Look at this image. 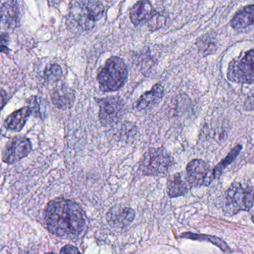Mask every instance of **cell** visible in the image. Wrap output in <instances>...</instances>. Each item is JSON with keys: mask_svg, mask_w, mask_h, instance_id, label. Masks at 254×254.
<instances>
[{"mask_svg": "<svg viewBox=\"0 0 254 254\" xmlns=\"http://www.w3.org/2000/svg\"><path fill=\"white\" fill-rule=\"evenodd\" d=\"M45 219L52 233L67 239L79 236L85 226L81 207L75 202L64 198H57L49 203Z\"/></svg>", "mask_w": 254, "mask_h": 254, "instance_id": "1", "label": "cell"}, {"mask_svg": "<svg viewBox=\"0 0 254 254\" xmlns=\"http://www.w3.org/2000/svg\"><path fill=\"white\" fill-rule=\"evenodd\" d=\"M105 11V6L99 1H73L69 4L66 24L73 32L90 30L103 17Z\"/></svg>", "mask_w": 254, "mask_h": 254, "instance_id": "2", "label": "cell"}, {"mask_svg": "<svg viewBox=\"0 0 254 254\" xmlns=\"http://www.w3.org/2000/svg\"><path fill=\"white\" fill-rule=\"evenodd\" d=\"M128 76L126 62L121 58L113 56L105 62L97 75V81L103 92H115L124 87Z\"/></svg>", "mask_w": 254, "mask_h": 254, "instance_id": "3", "label": "cell"}, {"mask_svg": "<svg viewBox=\"0 0 254 254\" xmlns=\"http://www.w3.org/2000/svg\"><path fill=\"white\" fill-rule=\"evenodd\" d=\"M173 164L172 155L165 148H150L142 156L139 169L143 175L163 176Z\"/></svg>", "mask_w": 254, "mask_h": 254, "instance_id": "4", "label": "cell"}, {"mask_svg": "<svg viewBox=\"0 0 254 254\" xmlns=\"http://www.w3.org/2000/svg\"><path fill=\"white\" fill-rule=\"evenodd\" d=\"M254 50L235 58L229 64L227 76L229 81L237 84H254Z\"/></svg>", "mask_w": 254, "mask_h": 254, "instance_id": "5", "label": "cell"}, {"mask_svg": "<svg viewBox=\"0 0 254 254\" xmlns=\"http://www.w3.org/2000/svg\"><path fill=\"white\" fill-rule=\"evenodd\" d=\"M225 207L230 214H236L239 211H249L254 205L253 190L250 187H244L239 183L235 182L226 192Z\"/></svg>", "mask_w": 254, "mask_h": 254, "instance_id": "6", "label": "cell"}, {"mask_svg": "<svg viewBox=\"0 0 254 254\" xmlns=\"http://www.w3.org/2000/svg\"><path fill=\"white\" fill-rule=\"evenodd\" d=\"M99 106V118L103 126L118 123L125 113V104L119 96H109L96 99Z\"/></svg>", "mask_w": 254, "mask_h": 254, "instance_id": "7", "label": "cell"}, {"mask_svg": "<svg viewBox=\"0 0 254 254\" xmlns=\"http://www.w3.org/2000/svg\"><path fill=\"white\" fill-rule=\"evenodd\" d=\"M186 178L191 187H206L214 180L213 170L206 162L194 159L187 164Z\"/></svg>", "mask_w": 254, "mask_h": 254, "instance_id": "8", "label": "cell"}, {"mask_svg": "<svg viewBox=\"0 0 254 254\" xmlns=\"http://www.w3.org/2000/svg\"><path fill=\"white\" fill-rule=\"evenodd\" d=\"M32 151L31 141L26 136H18L10 139L2 151V160L14 164L29 155Z\"/></svg>", "mask_w": 254, "mask_h": 254, "instance_id": "9", "label": "cell"}, {"mask_svg": "<svg viewBox=\"0 0 254 254\" xmlns=\"http://www.w3.org/2000/svg\"><path fill=\"white\" fill-rule=\"evenodd\" d=\"M135 218V212L127 206H115L107 214V220L111 227L123 229L130 225Z\"/></svg>", "mask_w": 254, "mask_h": 254, "instance_id": "10", "label": "cell"}, {"mask_svg": "<svg viewBox=\"0 0 254 254\" xmlns=\"http://www.w3.org/2000/svg\"><path fill=\"white\" fill-rule=\"evenodd\" d=\"M158 14L149 1H138L129 13L130 21L134 26L145 24Z\"/></svg>", "mask_w": 254, "mask_h": 254, "instance_id": "11", "label": "cell"}, {"mask_svg": "<svg viewBox=\"0 0 254 254\" xmlns=\"http://www.w3.org/2000/svg\"><path fill=\"white\" fill-rule=\"evenodd\" d=\"M164 96V88L161 84H156L150 91L146 92L138 99L136 109L139 111H148L158 105Z\"/></svg>", "mask_w": 254, "mask_h": 254, "instance_id": "12", "label": "cell"}, {"mask_svg": "<svg viewBox=\"0 0 254 254\" xmlns=\"http://www.w3.org/2000/svg\"><path fill=\"white\" fill-rule=\"evenodd\" d=\"M19 14L17 2H4L0 7V23L5 27L14 28L19 23Z\"/></svg>", "mask_w": 254, "mask_h": 254, "instance_id": "13", "label": "cell"}, {"mask_svg": "<svg viewBox=\"0 0 254 254\" xmlns=\"http://www.w3.org/2000/svg\"><path fill=\"white\" fill-rule=\"evenodd\" d=\"M254 23V5H250L242 8L236 13L230 21V26L235 30L246 29Z\"/></svg>", "mask_w": 254, "mask_h": 254, "instance_id": "14", "label": "cell"}, {"mask_svg": "<svg viewBox=\"0 0 254 254\" xmlns=\"http://www.w3.org/2000/svg\"><path fill=\"white\" fill-rule=\"evenodd\" d=\"M191 186L181 174H175L169 177L167 182V191L170 197H179L188 192Z\"/></svg>", "mask_w": 254, "mask_h": 254, "instance_id": "15", "label": "cell"}, {"mask_svg": "<svg viewBox=\"0 0 254 254\" xmlns=\"http://www.w3.org/2000/svg\"><path fill=\"white\" fill-rule=\"evenodd\" d=\"M52 100L59 109H69L73 105L75 94L72 89L62 86L55 90L52 96Z\"/></svg>", "mask_w": 254, "mask_h": 254, "instance_id": "16", "label": "cell"}, {"mask_svg": "<svg viewBox=\"0 0 254 254\" xmlns=\"http://www.w3.org/2000/svg\"><path fill=\"white\" fill-rule=\"evenodd\" d=\"M30 116L31 111L28 107L17 110L7 117L5 121V127L12 131H20Z\"/></svg>", "mask_w": 254, "mask_h": 254, "instance_id": "17", "label": "cell"}, {"mask_svg": "<svg viewBox=\"0 0 254 254\" xmlns=\"http://www.w3.org/2000/svg\"><path fill=\"white\" fill-rule=\"evenodd\" d=\"M242 149V145H236V146H235L234 148L231 150V151L227 154V157H226L224 160H221V161L215 166V169H213L214 179H216V178H219V177L221 176L224 169L236 160V157H238V155H239Z\"/></svg>", "mask_w": 254, "mask_h": 254, "instance_id": "18", "label": "cell"}, {"mask_svg": "<svg viewBox=\"0 0 254 254\" xmlns=\"http://www.w3.org/2000/svg\"><path fill=\"white\" fill-rule=\"evenodd\" d=\"M181 237L187 238V239H194V240L208 241L213 245L218 246L221 251L224 252H230V249L229 248L228 245L226 244L224 241L220 238L216 237L214 236H208V235H198L194 234L191 233H186L181 235Z\"/></svg>", "mask_w": 254, "mask_h": 254, "instance_id": "19", "label": "cell"}, {"mask_svg": "<svg viewBox=\"0 0 254 254\" xmlns=\"http://www.w3.org/2000/svg\"><path fill=\"white\" fill-rule=\"evenodd\" d=\"M197 47L200 53L204 56L212 55L217 50L216 42L212 35H203L197 40Z\"/></svg>", "mask_w": 254, "mask_h": 254, "instance_id": "20", "label": "cell"}, {"mask_svg": "<svg viewBox=\"0 0 254 254\" xmlns=\"http://www.w3.org/2000/svg\"><path fill=\"white\" fill-rule=\"evenodd\" d=\"M44 75L49 81L56 82V81H59L62 76V67L57 64L50 65L46 68L45 71H44Z\"/></svg>", "mask_w": 254, "mask_h": 254, "instance_id": "21", "label": "cell"}, {"mask_svg": "<svg viewBox=\"0 0 254 254\" xmlns=\"http://www.w3.org/2000/svg\"><path fill=\"white\" fill-rule=\"evenodd\" d=\"M28 108L31 111V115L35 116L36 117L43 118L42 111H41V100L38 96H32L29 98L27 101Z\"/></svg>", "mask_w": 254, "mask_h": 254, "instance_id": "22", "label": "cell"}, {"mask_svg": "<svg viewBox=\"0 0 254 254\" xmlns=\"http://www.w3.org/2000/svg\"><path fill=\"white\" fill-rule=\"evenodd\" d=\"M9 35L8 33H2L0 35V53L8 54L10 50L8 45H9Z\"/></svg>", "mask_w": 254, "mask_h": 254, "instance_id": "23", "label": "cell"}, {"mask_svg": "<svg viewBox=\"0 0 254 254\" xmlns=\"http://www.w3.org/2000/svg\"><path fill=\"white\" fill-rule=\"evenodd\" d=\"M61 254H81L75 247L72 245H66L62 248Z\"/></svg>", "mask_w": 254, "mask_h": 254, "instance_id": "24", "label": "cell"}, {"mask_svg": "<svg viewBox=\"0 0 254 254\" xmlns=\"http://www.w3.org/2000/svg\"><path fill=\"white\" fill-rule=\"evenodd\" d=\"M7 102V93L3 89L0 88V111L2 109Z\"/></svg>", "mask_w": 254, "mask_h": 254, "instance_id": "25", "label": "cell"}, {"mask_svg": "<svg viewBox=\"0 0 254 254\" xmlns=\"http://www.w3.org/2000/svg\"><path fill=\"white\" fill-rule=\"evenodd\" d=\"M54 254V253H47V254Z\"/></svg>", "mask_w": 254, "mask_h": 254, "instance_id": "26", "label": "cell"}]
</instances>
